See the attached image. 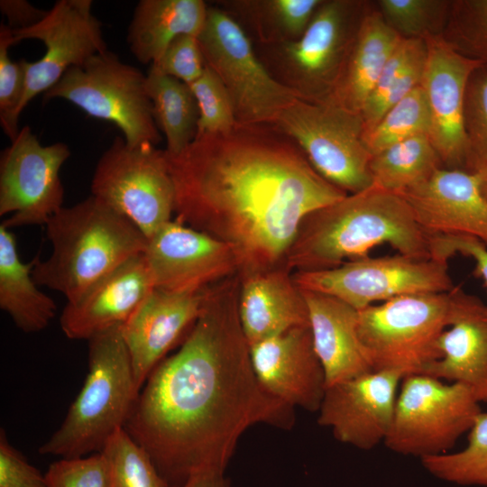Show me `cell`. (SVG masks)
<instances>
[{
  "mask_svg": "<svg viewBox=\"0 0 487 487\" xmlns=\"http://www.w3.org/2000/svg\"><path fill=\"white\" fill-rule=\"evenodd\" d=\"M402 37L369 3L338 81L326 102L360 114Z\"/></svg>",
  "mask_w": 487,
  "mask_h": 487,
  "instance_id": "484cf974",
  "label": "cell"
},
{
  "mask_svg": "<svg viewBox=\"0 0 487 487\" xmlns=\"http://www.w3.org/2000/svg\"><path fill=\"white\" fill-rule=\"evenodd\" d=\"M154 65L161 72L188 85L196 81L206 68L198 36L184 34L167 47Z\"/></svg>",
  "mask_w": 487,
  "mask_h": 487,
  "instance_id": "b9f144b4",
  "label": "cell"
},
{
  "mask_svg": "<svg viewBox=\"0 0 487 487\" xmlns=\"http://www.w3.org/2000/svg\"><path fill=\"white\" fill-rule=\"evenodd\" d=\"M370 2L323 0L295 41L269 43L271 74L301 99L325 103L331 96Z\"/></svg>",
  "mask_w": 487,
  "mask_h": 487,
  "instance_id": "52a82bcc",
  "label": "cell"
},
{
  "mask_svg": "<svg viewBox=\"0 0 487 487\" xmlns=\"http://www.w3.org/2000/svg\"><path fill=\"white\" fill-rule=\"evenodd\" d=\"M402 379L398 372L372 371L327 386L318 424L341 443L372 449L391 429Z\"/></svg>",
  "mask_w": 487,
  "mask_h": 487,
  "instance_id": "e0dca14e",
  "label": "cell"
},
{
  "mask_svg": "<svg viewBox=\"0 0 487 487\" xmlns=\"http://www.w3.org/2000/svg\"><path fill=\"white\" fill-rule=\"evenodd\" d=\"M206 65L218 77L242 124H272L299 95L277 80L252 41L226 12L208 7L198 35Z\"/></svg>",
  "mask_w": 487,
  "mask_h": 487,
  "instance_id": "9c48e42d",
  "label": "cell"
},
{
  "mask_svg": "<svg viewBox=\"0 0 487 487\" xmlns=\"http://www.w3.org/2000/svg\"><path fill=\"white\" fill-rule=\"evenodd\" d=\"M479 181V188L482 197L487 201V165L476 172Z\"/></svg>",
  "mask_w": 487,
  "mask_h": 487,
  "instance_id": "7dc6e473",
  "label": "cell"
},
{
  "mask_svg": "<svg viewBox=\"0 0 487 487\" xmlns=\"http://www.w3.org/2000/svg\"><path fill=\"white\" fill-rule=\"evenodd\" d=\"M70 156L63 142L42 145L26 125L0 155V216L10 215L1 225H42L64 206L60 170Z\"/></svg>",
  "mask_w": 487,
  "mask_h": 487,
  "instance_id": "5bb4252c",
  "label": "cell"
},
{
  "mask_svg": "<svg viewBox=\"0 0 487 487\" xmlns=\"http://www.w3.org/2000/svg\"><path fill=\"white\" fill-rule=\"evenodd\" d=\"M449 292L409 294L358 310V333L373 371L403 378L437 361L438 343L451 321Z\"/></svg>",
  "mask_w": 487,
  "mask_h": 487,
  "instance_id": "8992f818",
  "label": "cell"
},
{
  "mask_svg": "<svg viewBox=\"0 0 487 487\" xmlns=\"http://www.w3.org/2000/svg\"><path fill=\"white\" fill-rule=\"evenodd\" d=\"M240 278L238 313L249 345L309 326L304 292L285 262Z\"/></svg>",
  "mask_w": 487,
  "mask_h": 487,
  "instance_id": "cb8c5ba5",
  "label": "cell"
},
{
  "mask_svg": "<svg viewBox=\"0 0 487 487\" xmlns=\"http://www.w3.org/2000/svg\"><path fill=\"white\" fill-rule=\"evenodd\" d=\"M420 460L424 468L438 479L460 485L487 486V412L477 416L464 448Z\"/></svg>",
  "mask_w": 487,
  "mask_h": 487,
  "instance_id": "1f68e13d",
  "label": "cell"
},
{
  "mask_svg": "<svg viewBox=\"0 0 487 487\" xmlns=\"http://www.w3.org/2000/svg\"><path fill=\"white\" fill-rule=\"evenodd\" d=\"M0 11L13 31L27 29L36 24L48 12L35 7L26 0H1Z\"/></svg>",
  "mask_w": 487,
  "mask_h": 487,
  "instance_id": "f6af8a7d",
  "label": "cell"
},
{
  "mask_svg": "<svg viewBox=\"0 0 487 487\" xmlns=\"http://www.w3.org/2000/svg\"><path fill=\"white\" fill-rule=\"evenodd\" d=\"M188 86L199 111L196 136L225 133L237 124L231 99L208 66L206 65L201 76Z\"/></svg>",
  "mask_w": 487,
  "mask_h": 487,
  "instance_id": "f35d334b",
  "label": "cell"
},
{
  "mask_svg": "<svg viewBox=\"0 0 487 487\" xmlns=\"http://www.w3.org/2000/svg\"><path fill=\"white\" fill-rule=\"evenodd\" d=\"M387 24L402 38L427 39L442 35L451 1L379 0L374 2Z\"/></svg>",
  "mask_w": 487,
  "mask_h": 487,
  "instance_id": "e575fe53",
  "label": "cell"
},
{
  "mask_svg": "<svg viewBox=\"0 0 487 487\" xmlns=\"http://www.w3.org/2000/svg\"><path fill=\"white\" fill-rule=\"evenodd\" d=\"M154 289L143 253L134 256L67 302L60 324L64 335L88 340L124 324Z\"/></svg>",
  "mask_w": 487,
  "mask_h": 487,
  "instance_id": "7402d4cb",
  "label": "cell"
},
{
  "mask_svg": "<svg viewBox=\"0 0 487 487\" xmlns=\"http://www.w3.org/2000/svg\"><path fill=\"white\" fill-rule=\"evenodd\" d=\"M43 97L64 99L89 116L114 124L130 145H156L161 141L146 75L114 52L97 53L69 68Z\"/></svg>",
  "mask_w": 487,
  "mask_h": 487,
  "instance_id": "ba28073f",
  "label": "cell"
},
{
  "mask_svg": "<svg viewBox=\"0 0 487 487\" xmlns=\"http://www.w3.org/2000/svg\"><path fill=\"white\" fill-rule=\"evenodd\" d=\"M101 453L109 473V487H169L148 453L127 431L117 429Z\"/></svg>",
  "mask_w": 487,
  "mask_h": 487,
  "instance_id": "836d02e7",
  "label": "cell"
},
{
  "mask_svg": "<svg viewBox=\"0 0 487 487\" xmlns=\"http://www.w3.org/2000/svg\"><path fill=\"white\" fill-rule=\"evenodd\" d=\"M166 154L175 220L228 245L240 276L283 263L305 216L348 194L273 124L237 123Z\"/></svg>",
  "mask_w": 487,
  "mask_h": 487,
  "instance_id": "7a4b0ae2",
  "label": "cell"
},
{
  "mask_svg": "<svg viewBox=\"0 0 487 487\" xmlns=\"http://www.w3.org/2000/svg\"><path fill=\"white\" fill-rule=\"evenodd\" d=\"M427 56L425 40H400L362 110L364 136L375 127L390 108L421 84Z\"/></svg>",
  "mask_w": 487,
  "mask_h": 487,
  "instance_id": "f546056e",
  "label": "cell"
},
{
  "mask_svg": "<svg viewBox=\"0 0 487 487\" xmlns=\"http://www.w3.org/2000/svg\"><path fill=\"white\" fill-rule=\"evenodd\" d=\"M250 356L254 374L267 393L293 409L318 411L326 383L309 326L251 345Z\"/></svg>",
  "mask_w": 487,
  "mask_h": 487,
  "instance_id": "d6986e66",
  "label": "cell"
},
{
  "mask_svg": "<svg viewBox=\"0 0 487 487\" xmlns=\"http://www.w3.org/2000/svg\"><path fill=\"white\" fill-rule=\"evenodd\" d=\"M464 128L468 145L467 171L476 173L487 165V67L471 75L464 95Z\"/></svg>",
  "mask_w": 487,
  "mask_h": 487,
  "instance_id": "8d00e7d4",
  "label": "cell"
},
{
  "mask_svg": "<svg viewBox=\"0 0 487 487\" xmlns=\"http://www.w3.org/2000/svg\"><path fill=\"white\" fill-rule=\"evenodd\" d=\"M481 412L480 402L464 384L410 374L401 381L383 443L395 453L420 459L447 453Z\"/></svg>",
  "mask_w": 487,
  "mask_h": 487,
  "instance_id": "30bf717a",
  "label": "cell"
},
{
  "mask_svg": "<svg viewBox=\"0 0 487 487\" xmlns=\"http://www.w3.org/2000/svg\"><path fill=\"white\" fill-rule=\"evenodd\" d=\"M146 88L158 128L166 139V152L176 155L196 138L198 106L190 87L150 65Z\"/></svg>",
  "mask_w": 487,
  "mask_h": 487,
  "instance_id": "f1b7e54d",
  "label": "cell"
},
{
  "mask_svg": "<svg viewBox=\"0 0 487 487\" xmlns=\"http://www.w3.org/2000/svg\"><path fill=\"white\" fill-rule=\"evenodd\" d=\"M33 264L21 260L14 234L0 225V308L24 333L43 330L57 312L55 301L32 278Z\"/></svg>",
  "mask_w": 487,
  "mask_h": 487,
  "instance_id": "83f0119b",
  "label": "cell"
},
{
  "mask_svg": "<svg viewBox=\"0 0 487 487\" xmlns=\"http://www.w3.org/2000/svg\"><path fill=\"white\" fill-rule=\"evenodd\" d=\"M432 257L446 261L460 253L471 257L475 262V271L487 286V246L475 237L467 235H435L430 240Z\"/></svg>",
  "mask_w": 487,
  "mask_h": 487,
  "instance_id": "ee69618b",
  "label": "cell"
},
{
  "mask_svg": "<svg viewBox=\"0 0 487 487\" xmlns=\"http://www.w3.org/2000/svg\"><path fill=\"white\" fill-rule=\"evenodd\" d=\"M240 286L234 274L206 289L198 318L177 353L152 372L124 427L169 487L201 472L225 473L254 425L294 426V409L254 374L239 319Z\"/></svg>",
  "mask_w": 487,
  "mask_h": 487,
  "instance_id": "6da1fadb",
  "label": "cell"
},
{
  "mask_svg": "<svg viewBox=\"0 0 487 487\" xmlns=\"http://www.w3.org/2000/svg\"><path fill=\"white\" fill-rule=\"evenodd\" d=\"M400 195L427 235H467L487 246V201L476 173L439 168Z\"/></svg>",
  "mask_w": 487,
  "mask_h": 487,
  "instance_id": "44dd1931",
  "label": "cell"
},
{
  "mask_svg": "<svg viewBox=\"0 0 487 487\" xmlns=\"http://www.w3.org/2000/svg\"><path fill=\"white\" fill-rule=\"evenodd\" d=\"M383 244L402 255L431 258L429 235L405 198L372 185L306 216L284 262L293 272L324 271L367 257Z\"/></svg>",
  "mask_w": 487,
  "mask_h": 487,
  "instance_id": "3957f363",
  "label": "cell"
},
{
  "mask_svg": "<svg viewBox=\"0 0 487 487\" xmlns=\"http://www.w3.org/2000/svg\"><path fill=\"white\" fill-rule=\"evenodd\" d=\"M0 487H49L45 475L32 465L0 430Z\"/></svg>",
  "mask_w": 487,
  "mask_h": 487,
  "instance_id": "7bdbcfd3",
  "label": "cell"
},
{
  "mask_svg": "<svg viewBox=\"0 0 487 487\" xmlns=\"http://www.w3.org/2000/svg\"><path fill=\"white\" fill-rule=\"evenodd\" d=\"M90 188L147 239L172 220L175 189L167 154L153 144L133 146L115 137L96 163Z\"/></svg>",
  "mask_w": 487,
  "mask_h": 487,
  "instance_id": "7c38bea8",
  "label": "cell"
},
{
  "mask_svg": "<svg viewBox=\"0 0 487 487\" xmlns=\"http://www.w3.org/2000/svg\"><path fill=\"white\" fill-rule=\"evenodd\" d=\"M122 326L88 339V372L60 427L39 447L41 455L77 458L100 453L124 427L137 400Z\"/></svg>",
  "mask_w": 487,
  "mask_h": 487,
  "instance_id": "5b68a950",
  "label": "cell"
},
{
  "mask_svg": "<svg viewBox=\"0 0 487 487\" xmlns=\"http://www.w3.org/2000/svg\"><path fill=\"white\" fill-rule=\"evenodd\" d=\"M425 41L427 56L421 86L430 112L428 136L443 168L467 171L464 95L472 73L482 64L456 51L442 35Z\"/></svg>",
  "mask_w": 487,
  "mask_h": 487,
  "instance_id": "ac0fdd59",
  "label": "cell"
},
{
  "mask_svg": "<svg viewBox=\"0 0 487 487\" xmlns=\"http://www.w3.org/2000/svg\"><path fill=\"white\" fill-rule=\"evenodd\" d=\"M429 130L430 112L420 84L384 114L364 141L374 155L411 137L428 135Z\"/></svg>",
  "mask_w": 487,
  "mask_h": 487,
  "instance_id": "d6a6232c",
  "label": "cell"
},
{
  "mask_svg": "<svg viewBox=\"0 0 487 487\" xmlns=\"http://www.w3.org/2000/svg\"><path fill=\"white\" fill-rule=\"evenodd\" d=\"M303 152L314 170L348 194L372 186V157L360 114L297 98L272 124Z\"/></svg>",
  "mask_w": 487,
  "mask_h": 487,
  "instance_id": "8fae6325",
  "label": "cell"
},
{
  "mask_svg": "<svg viewBox=\"0 0 487 487\" xmlns=\"http://www.w3.org/2000/svg\"><path fill=\"white\" fill-rule=\"evenodd\" d=\"M443 38L459 53L487 67V0H454Z\"/></svg>",
  "mask_w": 487,
  "mask_h": 487,
  "instance_id": "d590c367",
  "label": "cell"
},
{
  "mask_svg": "<svg viewBox=\"0 0 487 487\" xmlns=\"http://www.w3.org/2000/svg\"><path fill=\"white\" fill-rule=\"evenodd\" d=\"M207 8L202 0L139 1L127 33L133 55L142 64L157 62L177 37L200 33Z\"/></svg>",
  "mask_w": 487,
  "mask_h": 487,
  "instance_id": "4316f807",
  "label": "cell"
},
{
  "mask_svg": "<svg viewBox=\"0 0 487 487\" xmlns=\"http://www.w3.org/2000/svg\"><path fill=\"white\" fill-rule=\"evenodd\" d=\"M206 289L170 292L154 288L123 324L139 393L154 368L193 327L201 313Z\"/></svg>",
  "mask_w": 487,
  "mask_h": 487,
  "instance_id": "ffe728a7",
  "label": "cell"
},
{
  "mask_svg": "<svg viewBox=\"0 0 487 487\" xmlns=\"http://www.w3.org/2000/svg\"><path fill=\"white\" fill-rule=\"evenodd\" d=\"M182 487H232L225 473L205 471L190 477Z\"/></svg>",
  "mask_w": 487,
  "mask_h": 487,
  "instance_id": "bcb514c9",
  "label": "cell"
},
{
  "mask_svg": "<svg viewBox=\"0 0 487 487\" xmlns=\"http://www.w3.org/2000/svg\"><path fill=\"white\" fill-rule=\"evenodd\" d=\"M51 244L48 259H33L38 286L64 295L67 302L131 258L142 254L147 238L125 216L90 195L63 207L45 225Z\"/></svg>",
  "mask_w": 487,
  "mask_h": 487,
  "instance_id": "277c9868",
  "label": "cell"
},
{
  "mask_svg": "<svg viewBox=\"0 0 487 487\" xmlns=\"http://www.w3.org/2000/svg\"><path fill=\"white\" fill-rule=\"evenodd\" d=\"M49 487H109V473L104 455L61 458L45 474Z\"/></svg>",
  "mask_w": 487,
  "mask_h": 487,
  "instance_id": "60d3db41",
  "label": "cell"
},
{
  "mask_svg": "<svg viewBox=\"0 0 487 487\" xmlns=\"http://www.w3.org/2000/svg\"><path fill=\"white\" fill-rule=\"evenodd\" d=\"M451 321L442 334L440 358L423 374L467 386L487 403V306L460 287L450 290Z\"/></svg>",
  "mask_w": 487,
  "mask_h": 487,
  "instance_id": "603a6c76",
  "label": "cell"
},
{
  "mask_svg": "<svg viewBox=\"0 0 487 487\" xmlns=\"http://www.w3.org/2000/svg\"><path fill=\"white\" fill-rule=\"evenodd\" d=\"M14 45L12 29L0 25V123L11 142L20 128V107L25 91V70L23 60H11L8 50Z\"/></svg>",
  "mask_w": 487,
  "mask_h": 487,
  "instance_id": "74e56055",
  "label": "cell"
},
{
  "mask_svg": "<svg viewBox=\"0 0 487 487\" xmlns=\"http://www.w3.org/2000/svg\"><path fill=\"white\" fill-rule=\"evenodd\" d=\"M303 290L336 298L356 310L396 297L449 292L455 286L447 262L402 254L348 261L338 267L293 272Z\"/></svg>",
  "mask_w": 487,
  "mask_h": 487,
  "instance_id": "4fadbf2b",
  "label": "cell"
},
{
  "mask_svg": "<svg viewBox=\"0 0 487 487\" xmlns=\"http://www.w3.org/2000/svg\"><path fill=\"white\" fill-rule=\"evenodd\" d=\"M143 255L154 288L165 291H201L239 271L228 245L175 219L147 239Z\"/></svg>",
  "mask_w": 487,
  "mask_h": 487,
  "instance_id": "2e32d148",
  "label": "cell"
},
{
  "mask_svg": "<svg viewBox=\"0 0 487 487\" xmlns=\"http://www.w3.org/2000/svg\"><path fill=\"white\" fill-rule=\"evenodd\" d=\"M13 42L35 39L45 52L36 61L23 60L25 91L20 111L41 93L51 88L71 67L107 51L101 23L92 13L91 0H59L45 17L23 30L13 31Z\"/></svg>",
  "mask_w": 487,
  "mask_h": 487,
  "instance_id": "9a60e30c",
  "label": "cell"
},
{
  "mask_svg": "<svg viewBox=\"0 0 487 487\" xmlns=\"http://www.w3.org/2000/svg\"><path fill=\"white\" fill-rule=\"evenodd\" d=\"M370 173L374 186L401 193L429 178L443 168L427 134L393 144L372 155Z\"/></svg>",
  "mask_w": 487,
  "mask_h": 487,
  "instance_id": "4dcf8cb0",
  "label": "cell"
},
{
  "mask_svg": "<svg viewBox=\"0 0 487 487\" xmlns=\"http://www.w3.org/2000/svg\"><path fill=\"white\" fill-rule=\"evenodd\" d=\"M303 292L326 387L373 371L359 336L358 310L332 296Z\"/></svg>",
  "mask_w": 487,
  "mask_h": 487,
  "instance_id": "d4e9b609",
  "label": "cell"
},
{
  "mask_svg": "<svg viewBox=\"0 0 487 487\" xmlns=\"http://www.w3.org/2000/svg\"><path fill=\"white\" fill-rule=\"evenodd\" d=\"M322 1L268 0L248 2L265 18V22L268 23L266 29L272 27L269 41L264 42L269 44L299 39L308 28ZM266 29L260 36L265 32Z\"/></svg>",
  "mask_w": 487,
  "mask_h": 487,
  "instance_id": "ab89813d",
  "label": "cell"
}]
</instances>
